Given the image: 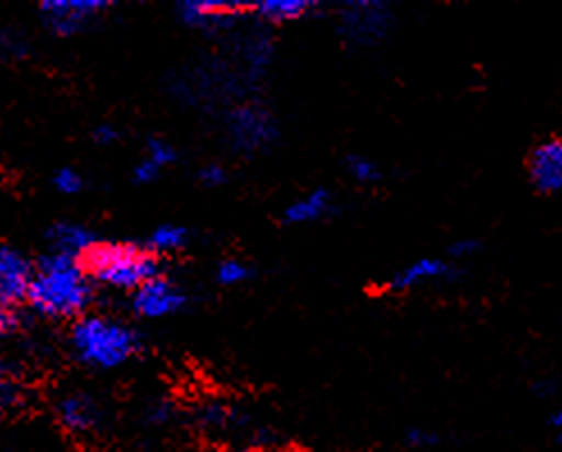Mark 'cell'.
Wrapping results in <instances>:
<instances>
[{
	"label": "cell",
	"instance_id": "cell-1",
	"mask_svg": "<svg viewBox=\"0 0 562 452\" xmlns=\"http://www.w3.org/2000/svg\"><path fill=\"white\" fill-rule=\"evenodd\" d=\"M92 297V279L82 263L50 251L37 263L25 300L44 318L69 320L86 314Z\"/></svg>",
	"mask_w": 562,
	"mask_h": 452
},
{
	"label": "cell",
	"instance_id": "cell-2",
	"mask_svg": "<svg viewBox=\"0 0 562 452\" xmlns=\"http://www.w3.org/2000/svg\"><path fill=\"white\" fill-rule=\"evenodd\" d=\"M80 263L97 284L131 293L160 274L156 253L133 242H94Z\"/></svg>",
	"mask_w": 562,
	"mask_h": 452
},
{
	"label": "cell",
	"instance_id": "cell-3",
	"mask_svg": "<svg viewBox=\"0 0 562 452\" xmlns=\"http://www.w3.org/2000/svg\"><path fill=\"white\" fill-rule=\"evenodd\" d=\"M139 346L135 329L103 316H82L71 329L76 357L92 369H120L137 354Z\"/></svg>",
	"mask_w": 562,
	"mask_h": 452
},
{
	"label": "cell",
	"instance_id": "cell-4",
	"mask_svg": "<svg viewBox=\"0 0 562 452\" xmlns=\"http://www.w3.org/2000/svg\"><path fill=\"white\" fill-rule=\"evenodd\" d=\"M396 12L382 0H352L339 14V33L357 48H380L396 31Z\"/></svg>",
	"mask_w": 562,
	"mask_h": 452
},
{
	"label": "cell",
	"instance_id": "cell-5",
	"mask_svg": "<svg viewBox=\"0 0 562 452\" xmlns=\"http://www.w3.org/2000/svg\"><path fill=\"white\" fill-rule=\"evenodd\" d=\"M467 268L448 261L446 257H418L393 270L384 281L382 291L391 295H409L435 286H453L464 279Z\"/></svg>",
	"mask_w": 562,
	"mask_h": 452
},
{
	"label": "cell",
	"instance_id": "cell-6",
	"mask_svg": "<svg viewBox=\"0 0 562 452\" xmlns=\"http://www.w3.org/2000/svg\"><path fill=\"white\" fill-rule=\"evenodd\" d=\"M227 137L236 151L259 154L274 143L277 137L274 117L263 105H257V103L240 105L227 120Z\"/></svg>",
	"mask_w": 562,
	"mask_h": 452
},
{
	"label": "cell",
	"instance_id": "cell-7",
	"mask_svg": "<svg viewBox=\"0 0 562 452\" xmlns=\"http://www.w3.org/2000/svg\"><path fill=\"white\" fill-rule=\"evenodd\" d=\"M177 10L186 25L204 33L232 31L243 19L251 16V3L243 0H186Z\"/></svg>",
	"mask_w": 562,
	"mask_h": 452
},
{
	"label": "cell",
	"instance_id": "cell-8",
	"mask_svg": "<svg viewBox=\"0 0 562 452\" xmlns=\"http://www.w3.org/2000/svg\"><path fill=\"white\" fill-rule=\"evenodd\" d=\"M526 179L538 194H562V135H547L528 149Z\"/></svg>",
	"mask_w": 562,
	"mask_h": 452
},
{
	"label": "cell",
	"instance_id": "cell-9",
	"mask_svg": "<svg viewBox=\"0 0 562 452\" xmlns=\"http://www.w3.org/2000/svg\"><path fill=\"white\" fill-rule=\"evenodd\" d=\"M110 3L105 0H44L40 14L50 33L60 37H71L97 21Z\"/></svg>",
	"mask_w": 562,
	"mask_h": 452
},
{
	"label": "cell",
	"instance_id": "cell-10",
	"mask_svg": "<svg viewBox=\"0 0 562 452\" xmlns=\"http://www.w3.org/2000/svg\"><path fill=\"white\" fill-rule=\"evenodd\" d=\"M131 304L139 318L158 320V318L175 316L177 310H181L188 304V295L181 286L175 284L172 279L158 274L149 279L147 284L139 286L137 291H133Z\"/></svg>",
	"mask_w": 562,
	"mask_h": 452
},
{
	"label": "cell",
	"instance_id": "cell-11",
	"mask_svg": "<svg viewBox=\"0 0 562 452\" xmlns=\"http://www.w3.org/2000/svg\"><path fill=\"white\" fill-rule=\"evenodd\" d=\"M35 268L14 247L0 245V295L19 306L27 297Z\"/></svg>",
	"mask_w": 562,
	"mask_h": 452
},
{
	"label": "cell",
	"instance_id": "cell-12",
	"mask_svg": "<svg viewBox=\"0 0 562 452\" xmlns=\"http://www.w3.org/2000/svg\"><path fill=\"white\" fill-rule=\"evenodd\" d=\"M336 211H339V204L334 200V192L329 188H314L293 200L281 213V219L289 226H306L331 217Z\"/></svg>",
	"mask_w": 562,
	"mask_h": 452
},
{
	"label": "cell",
	"instance_id": "cell-13",
	"mask_svg": "<svg viewBox=\"0 0 562 452\" xmlns=\"http://www.w3.org/2000/svg\"><path fill=\"white\" fill-rule=\"evenodd\" d=\"M60 426L71 434H88L101 422V409L88 393H71L55 407Z\"/></svg>",
	"mask_w": 562,
	"mask_h": 452
},
{
	"label": "cell",
	"instance_id": "cell-14",
	"mask_svg": "<svg viewBox=\"0 0 562 452\" xmlns=\"http://www.w3.org/2000/svg\"><path fill=\"white\" fill-rule=\"evenodd\" d=\"M318 3L314 0H257L251 3V16L266 25H286L312 16Z\"/></svg>",
	"mask_w": 562,
	"mask_h": 452
},
{
	"label": "cell",
	"instance_id": "cell-15",
	"mask_svg": "<svg viewBox=\"0 0 562 452\" xmlns=\"http://www.w3.org/2000/svg\"><path fill=\"white\" fill-rule=\"evenodd\" d=\"M46 238H48L55 253H65V257H71V259H78V261L86 257V253L92 249V245L97 242L88 226H82L78 222L53 224L48 234H46Z\"/></svg>",
	"mask_w": 562,
	"mask_h": 452
},
{
	"label": "cell",
	"instance_id": "cell-16",
	"mask_svg": "<svg viewBox=\"0 0 562 452\" xmlns=\"http://www.w3.org/2000/svg\"><path fill=\"white\" fill-rule=\"evenodd\" d=\"M346 167V174L352 183L361 185V188H373L380 185L384 181V167L380 160L371 158V156H363V154H350L344 160Z\"/></svg>",
	"mask_w": 562,
	"mask_h": 452
},
{
	"label": "cell",
	"instance_id": "cell-17",
	"mask_svg": "<svg viewBox=\"0 0 562 452\" xmlns=\"http://www.w3.org/2000/svg\"><path fill=\"white\" fill-rule=\"evenodd\" d=\"M188 240H190V234H188L186 226L162 224L149 236L147 249L151 253H172V251L183 249L188 245Z\"/></svg>",
	"mask_w": 562,
	"mask_h": 452
},
{
	"label": "cell",
	"instance_id": "cell-18",
	"mask_svg": "<svg viewBox=\"0 0 562 452\" xmlns=\"http://www.w3.org/2000/svg\"><path fill=\"white\" fill-rule=\"evenodd\" d=\"M251 276H255V270H251V265L240 259H224L217 263V270H215L217 284L227 286V289L243 286L245 281H249Z\"/></svg>",
	"mask_w": 562,
	"mask_h": 452
},
{
	"label": "cell",
	"instance_id": "cell-19",
	"mask_svg": "<svg viewBox=\"0 0 562 452\" xmlns=\"http://www.w3.org/2000/svg\"><path fill=\"white\" fill-rule=\"evenodd\" d=\"M483 249H485V245H483L481 238L462 236V238H458V240H453V242H448V247H446V251H443V257H446L448 261L458 263V265H464V263L473 261L475 257H481ZM464 268H467V265H464Z\"/></svg>",
	"mask_w": 562,
	"mask_h": 452
},
{
	"label": "cell",
	"instance_id": "cell-20",
	"mask_svg": "<svg viewBox=\"0 0 562 452\" xmlns=\"http://www.w3.org/2000/svg\"><path fill=\"white\" fill-rule=\"evenodd\" d=\"M403 441L409 450H432V448L441 445V434L432 428L414 426V428H407Z\"/></svg>",
	"mask_w": 562,
	"mask_h": 452
},
{
	"label": "cell",
	"instance_id": "cell-21",
	"mask_svg": "<svg viewBox=\"0 0 562 452\" xmlns=\"http://www.w3.org/2000/svg\"><path fill=\"white\" fill-rule=\"evenodd\" d=\"M53 188L58 190L60 194H67V196H76L82 192V188H86V181H82L80 172H76V169L71 167H63L55 172L53 177Z\"/></svg>",
	"mask_w": 562,
	"mask_h": 452
},
{
	"label": "cell",
	"instance_id": "cell-22",
	"mask_svg": "<svg viewBox=\"0 0 562 452\" xmlns=\"http://www.w3.org/2000/svg\"><path fill=\"white\" fill-rule=\"evenodd\" d=\"M147 160H151L154 165H158L160 169L170 167L175 160H177V149L167 143V139H160V137H154L147 143V154H145Z\"/></svg>",
	"mask_w": 562,
	"mask_h": 452
},
{
	"label": "cell",
	"instance_id": "cell-23",
	"mask_svg": "<svg viewBox=\"0 0 562 452\" xmlns=\"http://www.w3.org/2000/svg\"><path fill=\"white\" fill-rule=\"evenodd\" d=\"M19 327V310L16 304L0 295V341L8 338Z\"/></svg>",
	"mask_w": 562,
	"mask_h": 452
},
{
	"label": "cell",
	"instance_id": "cell-24",
	"mask_svg": "<svg viewBox=\"0 0 562 452\" xmlns=\"http://www.w3.org/2000/svg\"><path fill=\"white\" fill-rule=\"evenodd\" d=\"M200 183L204 185V188H209V190H215V188H222L224 183H227V179H229V174H227V169H224L220 162H209V165H204L202 169H200Z\"/></svg>",
	"mask_w": 562,
	"mask_h": 452
},
{
	"label": "cell",
	"instance_id": "cell-25",
	"mask_svg": "<svg viewBox=\"0 0 562 452\" xmlns=\"http://www.w3.org/2000/svg\"><path fill=\"white\" fill-rule=\"evenodd\" d=\"M160 174H162V169L158 165H154L151 160H147V158L139 160L133 169V179L137 183H154Z\"/></svg>",
	"mask_w": 562,
	"mask_h": 452
},
{
	"label": "cell",
	"instance_id": "cell-26",
	"mask_svg": "<svg viewBox=\"0 0 562 452\" xmlns=\"http://www.w3.org/2000/svg\"><path fill=\"white\" fill-rule=\"evenodd\" d=\"M94 143L97 145H103V147H110V145H115V143H120V131H117V126H112V124H101V126H97L94 128Z\"/></svg>",
	"mask_w": 562,
	"mask_h": 452
},
{
	"label": "cell",
	"instance_id": "cell-27",
	"mask_svg": "<svg viewBox=\"0 0 562 452\" xmlns=\"http://www.w3.org/2000/svg\"><path fill=\"white\" fill-rule=\"evenodd\" d=\"M549 426H551V430H553V432H558V437L562 434V403L551 411V416H549Z\"/></svg>",
	"mask_w": 562,
	"mask_h": 452
},
{
	"label": "cell",
	"instance_id": "cell-28",
	"mask_svg": "<svg viewBox=\"0 0 562 452\" xmlns=\"http://www.w3.org/2000/svg\"><path fill=\"white\" fill-rule=\"evenodd\" d=\"M167 416H170V407H165V405H156V407L149 409V420L151 422H165Z\"/></svg>",
	"mask_w": 562,
	"mask_h": 452
},
{
	"label": "cell",
	"instance_id": "cell-29",
	"mask_svg": "<svg viewBox=\"0 0 562 452\" xmlns=\"http://www.w3.org/2000/svg\"><path fill=\"white\" fill-rule=\"evenodd\" d=\"M12 403V393H10V386L0 382V411H3L8 405Z\"/></svg>",
	"mask_w": 562,
	"mask_h": 452
},
{
	"label": "cell",
	"instance_id": "cell-30",
	"mask_svg": "<svg viewBox=\"0 0 562 452\" xmlns=\"http://www.w3.org/2000/svg\"><path fill=\"white\" fill-rule=\"evenodd\" d=\"M0 48H3V35H0Z\"/></svg>",
	"mask_w": 562,
	"mask_h": 452
},
{
	"label": "cell",
	"instance_id": "cell-31",
	"mask_svg": "<svg viewBox=\"0 0 562 452\" xmlns=\"http://www.w3.org/2000/svg\"><path fill=\"white\" fill-rule=\"evenodd\" d=\"M560 441H562V434H560Z\"/></svg>",
	"mask_w": 562,
	"mask_h": 452
}]
</instances>
